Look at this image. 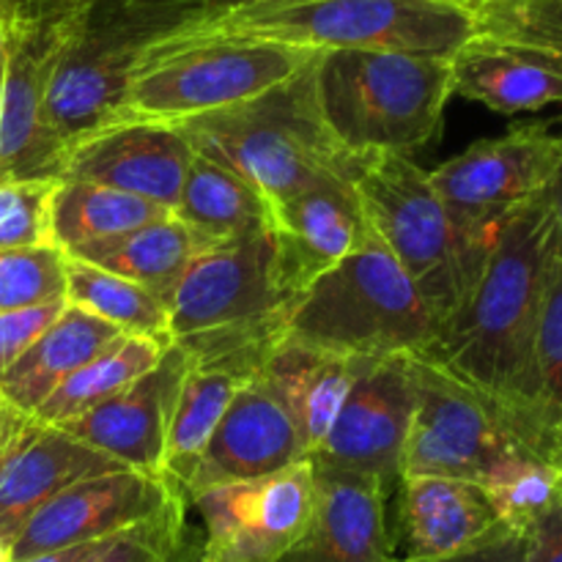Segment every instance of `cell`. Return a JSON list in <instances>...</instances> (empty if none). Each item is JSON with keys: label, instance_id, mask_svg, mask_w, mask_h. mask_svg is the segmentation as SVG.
I'll return each mask as SVG.
<instances>
[{"label": "cell", "instance_id": "obj_1", "mask_svg": "<svg viewBox=\"0 0 562 562\" xmlns=\"http://www.w3.org/2000/svg\"><path fill=\"white\" fill-rule=\"evenodd\" d=\"M549 263L552 223L543 192L499 223L470 300L420 355L481 395L521 448Z\"/></svg>", "mask_w": 562, "mask_h": 562}, {"label": "cell", "instance_id": "obj_2", "mask_svg": "<svg viewBox=\"0 0 562 562\" xmlns=\"http://www.w3.org/2000/svg\"><path fill=\"white\" fill-rule=\"evenodd\" d=\"M300 291L272 234L220 241L192 258L168 300V335L195 366L256 376L283 344Z\"/></svg>", "mask_w": 562, "mask_h": 562}, {"label": "cell", "instance_id": "obj_3", "mask_svg": "<svg viewBox=\"0 0 562 562\" xmlns=\"http://www.w3.org/2000/svg\"><path fill=\"white\" fill-rule=\"evenodd\" d=\"M165 38H256L311 53L453 60L477 36L467 0H261L184 16Z\"/></svg>", "mask_w": 562, "mask_h": 562}, {"label": "cell", "instance_id": "obj_4", "mask_svg": "<svg viewBox=\"0 0 562 562\" xmlns=\"http://www.w3.org/2000/svg\"><path fill=\"white\" fill-rule=\"evenodd\" d=\"M311 88L318 124L346 159L409 157L439 135L453 71L442 58L338 49L316 55Z\"/></svg>", "mask_w": 562, "mask_h": 562}, {"label": "cell", "instance_id": "obj_5", "mask_svg": "<svg viewBox=\"0 0 562 562\" xmlns=\"http://www.w3.org/2000/svg\"><path fill=\"white\" fill-rule=\"evenodd\" d=\"M349 181L379 245L420 291L437 329L445 327L470 300L497 231L461 228L434 190L431 173L406 154L351 159Z\"/></svg>", "mask_w": 562, "mask_h": 562}, {"label": "cell", "instance_id": "obj_6", "mask_svg": "<svg viewBox=\"0 0 562 562\" xmlns=\"http://www.w3.org/2000/svg\"><path fill=\"white\" fill-rule=\"evenodd\" d=\"M318 53L256 38H165L140 47L115 121L187 124L283 88Z\"/></svg>", "mask_w": 562, "mask_h": 562}, {"label": "cell", "instance_id": "obj_7", "mask_svg": "<svg viewBox=\"0 0 562 562\" xmlns=\"http://www.w3.org/2000/svg\"><path fill=\"white\" fill-rule=\"evenodd\" d=\"M434 333L426 300L373 236L371 245L307 285L283 340L349 360H387L420 357Z\"/></svg>", "mask_w": 562, "mask_h": 562}, {"label": "cell", "instance_id": "obj_8", "mask_svg": "<svg viewBox=\"0 0 562 562\" xmlns=\"http://www.w3.org/2000/svg\"><path fill=\"white\" fill-rule=\"evenodd\" d=\"M311 66L267 97L176 126L184 130L195 151L250 181L269 203L324 181L349 179L351 159L318 124Z\"/></svg>", "mask_w": 562, "mask_h": 562}, {"label": "cell", "instance_id": "obj_9", "mask_svg": "<svg viewBox=\"0 0 562 562\" xmlns=\"http://www.w3.org/2000/svg\"><path fill=\"white\" fill-rule=\"evenodd\" d=\"M412 371L415 415L401 453V477L434 475L481 483L494 467L525 450L492 406L442 368L412 357Z\"/></svg>", "mask_w": 562, "mask_h": 562}, {"label": "cell", "instance_id": "obj_10", "mask_svg": "<svg viewBox=\"0 0 562 562\" xmlns=\"http://www.w3.org/2000/svg\"><path fill=\"white\" fill-rule=\"evenodd\" d=\"M187 505L201 525L206 562H280L311 525L316 472L311 461H300L261 481L192 494Z\"/></svg>", "mask_w": 562, "mask_h": 562}, {"label": "cell", "instance_id": "obj_11", "mask_svg": "<svg viewBox=\"0 0 562 562\" xmlns=\"http://www.w3.org/2000/svg\"><path fill=\"white\" fill-rule=\"evenodd\" d=\"M562 137L549 124L514 126L448 159L431 184L461 228L494 234L510 212L543 195L560 162Z\"/></svg>", "mask_w": 562, "mask_h": 562}, {"label": "cell", "instance_id": "obj_12", "mask_svg": "<svg viewBox=\"0 0 562 562\" xmlns=\"http://www.w3.org/2000/svg\"><path fill=\"white\" fill-rule=\"evenodd\" d=\"M77 11L38 14L25 3L5 27L9 64L0 97V181L58 179L60 151L42 119L47 80L80 25Z\"/></svg>", "mask_w": 562, "mask_h": 562}, {"label": "cell", "instance_id": "obj_13", "mask_svg": "<svg viewBox=\"0 0 562 562\" xmlns=\"http://www.w3.org/2000/svg\"><path fill=\"white\" fill-rule=\"evenodd\" d=\"M181 499H187V494L165 475L119 470L88 477L31 516L11 543V562L121 536L159 519Z\"/></svg>", "mask_w": 562, "mask_h": 562}, {"label": "cell", "instance_id": "obj_14", "mask_svg": "<svg viewBox=\"0 0 562 562\" xmlns=\"http://www.w3.org/2000/svg\"><path fill=\"white\" fill-rule=\"evenodd\" d=\"M151 38L148 31H126V25L91 27L80 16L49 75L42 104L44 126L58 151L115 119L140 47Z\"/></svg>", "mask_w": 562, "mask_h": 562}, {"label": "cell", "instance_id": "obj_15", "mask_svg": "<svg viewBox=\"0 0 562 562\" xmlns=\"http://www.w3.org/2000/svg\"><path fill=\"white\" fill-rule=\"evenodd\" d=\"M412 357L395 355L360 371L313 464L373 475L387 486L401 477V453L415 415Z\"/></svg>", "mask_w": 562, "mask_h": 562}, {"label": "cell", "instance_id": "obj_16", "mask_svg": "<svg viewBox=\"0 0 562 562\" xmlns=\"http://www.w3.org/2000/svg\"><path fill=\"white\" fill-rule=\"evenodd\" d=\"M195 146L184 130L157 121H115L60 151V181H88L146 198L173 212Z\"/></svg>", "mask_w": 562, "mask_h": 562}, {"label": "cell", "instance_id": "obj_17", "mask_svg": "<svg viewBox=\"0 0 562 562\" xmlns=\"http://www.w3.org/2000/svg\"><path fill=\"white\" fill-rule=\"evenodd\" d=\"M300 461H307L300 428L278 393L256 373L236 390L184 494L261 481Z\"/></svg>", "mask_w": 562, "mask_h": 562}, {"label": "cell", "instance_id": "obj_18", "mask_svg": "<svg viewBox=\"0 0 562 562\" xmlns=\"http://www.w3.org/2000/svg\"><path fill=\"white\" fill-rule=\"evenodd\" d=\"M190 357L170 344L162 360L135 384L58 428L126 470L165 475L170 417Z\"/></svg>", "mask_w": 562, "mask_h": 562}, {"label": "cell", "instance_id": "obj_19", "mask_svg": "<svg viewBox=\"0 0 562 562\" xmlns=\"http://www.w3.org/2000/svg\"><path fill=\"white\" fill-rule=\"evenodd\" d=\"M269 209V234L300 296L313 280L373 241V231L349 179L307 187L272 201Z\"/></svg>", "mask_w": 562, "mask_h": 562}, {"label": "cell", "instance_id": "obj_20", "mask_svg": "<svg viewBox=\"0 0 562 562\" xmlns=\"http://www.w3.org/2000/svg\"><path fill=\"white\" fill-rule=\"evenodd\" d=\"M313 519L280 562H401L387 521L393 486L373 475L322 464H313Z\"/></svg>", "mask_w": 562, "mask_h": 562}, {"label": "cell", "instance_id": "obj_21", "mask_svg": "<svg viewBox=\"0 0 562 562\" xmlns=\"http://www.w3.org/2000/svg\"><path fill=\"white\" fill-rule=\"evenodd\" d=\"M126 470L58 426L27 420L0 464V541L11 549L38 508L88 477Z\"/></svg>", "mask_w": 562, "mask_h": 562}, {"label": "cell", "instance_id": "obj_22", "mask_svg": "<svg viewBox=\"0 0 562 562\" xmlns=\"http://www.w3.org/2000/svg\"><path fill=\"white\" fill-rule=\"evenodd\" d=\"M401 562H434L453 558L486 541L499 530V519L486 492L459 477L415 475L398 483Z\"/></svg>", "mask_w": 562, "mask_h": 562}, {"label": "cell", "instance_id": "obj_23", "mask_svg": "<svg viewBox=\"0 0 562 562\" xmlns=\"http://www.w3.org/2000/svg\"><path fill=\"white\" fill-rule=\"evenodd\" d=\"M453 97L470 99L499 115L538 113L562 104V64L527 49L472 38L453 60Z\"/></svg>", "mask_w": 562, "mask_h": 562}, {"label": "cell", "instance_id": "obj_24", "mask_svg": "<svg viewBox=\"0 0 562 562\" xmlns=\"http://www.w3.org/2000/svg\"><path fill=\"white\" fill-rule=\"evenodd\" d=\"M371 362L376 360H349L291 340H283L267 357L258 376H263L294 417L307 461L324 445L351 384Z\"/></svg>", "mask_w": 562, "mask_h": 562}, {"label": "cell", "instance_id": "obj_25", "mask_svg": "<svg viewBox=\"0 0 562 562\" xmlns=\"http://www.w3.org/2000/svg\"><path fill=\"white\" fill-rule=\"evenodd\" d=\"M121 329L66 302L53 327L0 376V395L31 417L71 373L102 355Z\"/></svg>", "mask_w": 562, "mask_h": 562}, {"label": "cell", "instance_id": "obj_26", "mask_svg": "<svg viewBox=\"0 0 562 562\" xmlns=\"http://www.w3.org/2000/svg\"><path fill=\"white\" fill-rule=\"evenodd\" d=\"M173 214L212 245L263 234L272 223L267 198L250 181L201 151L192 157Z\"/></svg>", "mask_w": 562, "mask_h": 562}, {"label": "cell", "instance_id": "obj_27", "mask_svg": "<svg viewBox=\"0 0 562 562\" xmlns=\"http://www.w3.org/2000/svg\"><path fill=\"white\" fill-rule=\"evenodd\" d=\"M206 247H212V241L195 234L176 214H168V217L143 225L132 234L119 236V239L80 247V250L66 252V256L80 258V261L93 263L104 272L121 274L126 280H135V283L146 285L148 291L168 300L176 280L184 274L192 258Z\"/></svg>", "mask_w": 562, "mask_h": 562}, {"label": "cell", "instance_id": "obj_28", "mask_svg": "<svg viewBox=\"0 0 562 562\" xmlns=\"http://www.w3.org/2000/svg\"><path fill=\"white\" fill-rule=\"evenodd\" d=\"M173 214L159 203L88 181H60L53 195V245L75 252L88 245H102L132 234L148 223Z\"/></svg>", "mask_w": 562, "mask_h": 562}, {"label": "cell", "instance_id": "obj_29", "mask_svg": "<svg viewBox=\"0 0 562 562\" xmlns=\"http://www.w3.org/2000/svg\"><path fill=\"white\" fill-rule=\"evenodd\" d=\"M525 448L558 464L562 456V263H549L532 349V393Z\"/></svg>", "mask_w": 562, "mask_h": 562}, {"label": "cell", "instance_id": "obj_30", "mask_svg": "<svg viewBox=\"0 0 562 562\" xmlns=\"http://www.w3.org/2000/svg\"><path fill=\"white\" fill-rule=\"evenodd\" d=\"M168 346L170 344L154 338L121 335L102 355H97L80 371L71 373L31 417L44 426H64V423L86 415L93 406L104 404L121 390L135 384L143 373L151 371L162 360Z\"/></svg>", "mask_w": 562, "mask_h": 562}, {"label": "cell", "instance_id": "obj_31", "mask_svg": "<svg viewBox=\"0 0 562 562\" xmlns=\"http://www.w3.org/2000/svg\"><path fill=\"white\" fill-rule=\"evenodd\" d=\"M241 382L247 379L236 376V373L195 366L192 360L187 366L179 395H176L173 417H170L168 450H165V475L176 486H181V492L195 472L203 450L212 442Z\"/></svg>", "mask_w": 562, "mask_h": 562}, {"label": "cell", "instance_id": "obj_32", "mask_svg": "<svg viewBox=\"0 0 562 562\" xmlns=\"http://www.w3.org/2000/svg\"><path fill=\"white\" fill-rule=\"evenodd\" d=\"M66 302L113 324L124 335L170 344L168 305L162 296L135 280L104 272L71 256H66Z\"/></svg>", "mask_w": 562, "mask_h": 562}, {"label": "cell", "instance_id": "obj_33", "mask_svg": "<svg viewBox=\"0 0 562 562\" xmlns=\"http://www.w3.org/2000/svg\"><path fill=\"white\" fill-rule=\"evenodd\" d=\"M477 486L486 492L499 525L521 536L562 499V472L552 461L519 450L494 467Z\"/></svg>", "mask_w": 562, "mask_h": 562}, {"label": "cell", "instance_id": "obj_34", "mask_svg": "<svg viewBox=\"0 0 562 562\" xmlns=\"http://www.w3.org/2000/svg\"><path fill=\"white\" fill-rule=\"evenodd\" d=\"M477 38L562 64V0H467Z\"/></svg>", "mask_w": 562, "mask_h": 562}, {"label": "cell", "instance_id": "obj_35", "mask_svg": "<svg viewBox=\"0 0 562 562\" xmlns=\"http://www.w3.org/2000/svg\"><path fill=\"white\" fill-rule=\"evenodd\" d=\"M66 300V252L55 245L0 250V313Z\"/></svg>", "mask_w": 562, "mask_h": 562}, {"label": "cell", "instance_id": "obj_36", "mask_svg": "<svg viewBox=\"0 0 562 562\" xmlns=\"http://www.w3.org/2000/svg\"><path fill=\"white\" fill-rule=\"evenodd\" d=\"M60 179L0 181V250L53 245V195Z\"/></svg>", "mask_w": 562, "mask_h": 562}, {"label": "cell", "instance_id": "obj_37", "mask_svg": "<svg viewBox=\"0 0 562 562\" xmlns=\"http://www.w3.org/2000/svg\"><path fill=\"white\" fill-rule=\"evenodd\" d=\"M187 527H190V505H187V499H181L176 508H170L159 519L108 538L102 549L86 562H159L168 554V549L184 536Z\"/></svg>", "mask_w": 562, "mask_h": 562}, {"label": "cell", "instance_id": "obj_38", "mask_svg": "<svg viewBox=\"0 0 562 562\" xmlns=\"http://www.w3.org/2000/svg\"><path fill=\"white\" fill-rule=\"evenodd\" d=\"M64 307L66 300L27 307V311L0 313V376L53 327Z\"/></svg>", "mask_w": 562, "mask_h": 562}, {"label": "cell", "instance_id": "obj_39", "mask_svg": "<svg viewBox=\"0 0 562 562\" xmlns=\"http://www.w3.org/2000/svg\"><path fill=\"white\" fill-rule=\"evenodd\" d=\"M519 538L525 562H562V499Z\"/></svg>", "mask_w": 562, "mask_h": 562}, {"label": "cell", "instance_id": "obj_40", "mask_svg": "<svg viewBox=\"0 0 562 562\" xmlns=\"http://www.w3.org/2000/svg\"><path fill=\"white\" fill-rule=\"evenodd\" d=\"M434 562H525V552H521V538L516 532L499 527L494 536H488L477 547L453 554V558Z\"/></svg>", "mask_w": 562, "mask_h": 562}, {"label": "cell", "instance_id": "obj_41", "mask_svg": "<svg viewBox=\"0 0 562 562\" xmlns=\"http://www.w3.org/2000/svg\"><path fill=\"white\" fill-rule=\"evenodd\" d=\"M547 209H549V223H552V258L562 263V148H560L558 170H554L552 181H549L547 187Z\"/></svg>", "mask_w": 562, "mask_h": 562}, {"label": "cell", "instance_id": "obj_42", "mask_svg": "<svg viewBox=\"0 0 562 562\" xmlns=\"http://www.w3.org/2000/svg\"><path fill=\"white\" fill-rule=\"evenodd\" d=\"M27 420H31V417L22 415L20 409H14V406L0 395V464H3L5 453H9V448L14 445V439L20 437Z\"/></svg>", "mask_w": 562, "mask_h": 562}, {"label": "cell", "instance_id": "obj_43", "mask_svg": "<svg viewBox=\"0 0 562 562\" xmlns=\"http://www.w3.org/2000/svg\"><path fill=\"white\" fill-rule=\"evenodd\" d=\"M159 562H206L201 554V541H198V530H192V527H187L184 536L179 538V541L173 543V547L168 549V554H165Z\"/></svg>", "mask_w": 562, "mask_h": 562}, {"label": "cell", "instance_id": "obj_44", "mask_svg": "<svg viewBox=\"0 0 562 562\" xmlns=\"http://www.w3.org/2000/svg\"><path fill=\"white\" fill-rule=\"evenodd\" d=\"M108 541V538H104ZM104 541H93V543H80V547H69V549H58V552H47L38 554V558L22 560V562H86L91 554H97L102 549Z\"/></svg>", "mask_w": 562, "mask_h": 562}, {"label": "cell", "instance_id": "obj_45", "mask_svg": "<svg viewBox=\"0 0 562 562\" xmlns=\"http://www.w3.org/2000/svg\"><path fill=\"white\" fill-rule=\"evenodd\" d=\"M22 0H0V27H9L20 11Z\"/></svg>", "mask_w": 562, "mask_h": 562}, {"label": "cell", "instance_id": "obj_46", "mask_svg": "<svg viewBox=\"0 0 562 562\" xmlns=\"http://www.w3.org/2000/svg\"><path fill=\"white\" fill-rule=\"evenodd\" d=\"M241 3H261V0H201V9H195L192 14H198V11L225 9V5H241ZM187 16H190V14H187Z\"/></svg>", "mask_w": 562, "mask_h": 562}, {"label": "cell", "instance_id": "obj_47", "mask_svg": "<svg viewBox=\"0 0 562 562\" xmlns=\"http://www.w3.org/2000/svg\"><path fill=\"white\" fill-rule=\"evenodd\" d=\"M5 64H9V42H5V27H0V97H3Z\"/></svg>", "mask_w": 562, "mask_h": 562}, {"label": "cell", "instance_id": "obj_48", "mask_svg": "<svg viewBox=\"0 0 562 562\" xmlns=\"http://www.w3.org/2000/svg\"><path fill=\"white\" fill-rule=\"evenodd\" d=\"M0 562H11V549L0 541Z\"/></svg>", "mask_w": 562, "mask_h": 562}, {"label": "cell", "instance_id": "obj_49", "mask_svg": "<svg viewBox=\"0 0 562 562\" xmlns=\"http://www.w3.org/2000/svg\"><path fill=\"white\" fill-rule=\"evenodd\" d=\"M558 467H560V472H562V456H560V461H558Z\"/></svg>", "mask_w": 562, "mask_h": 562}]
</instances>
